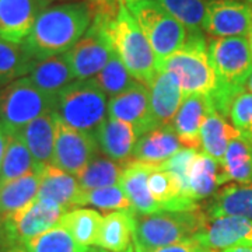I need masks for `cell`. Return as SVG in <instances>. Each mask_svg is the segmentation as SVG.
I'll use <instances>...</instances> for the list:
<instances>
[{
	"label": "cell",
	"instance_id": "obj_29",
	"mask_svg": "<svg viewBox=\"0 0 252 252\" xmlns=\"http://www.w3.org/2000/svg\"><path fill=\"white\" fill-rule=\"evenodd\" d=\"M220 185V164L207 154H196L188 174V195L195 203L210 198Z\"/></svg>",
	"mask_w": 252,
	"mask_h": 252
},
{
	"label": "cell",
	"instance_id": "obj_49",
	"mask_svg": "<svg viewBox=\"0 0 252 252\" xmlns=\"http://www.w3.org/2000/svg\"><path fill=\"white\" fill-rule=\"evenodd\" d=\"M124 3H125L127 7H130V6H133L136 3H139V1H143V0H122Z\"/></svg>",
	"mask_w": 252,
	"mask_h": 252
},
{
	"label": "cell",
	"instance_id": "obj_50",
	"mask_svg": "<svg viewBox=\"0 0 252 252\" xmlns=\"http://www.w3.org/2000/svg\"><path fill=\"white\" fill-rule=\"evenodd\" d=\"M248 44H250V49H251V56H252V24H251V30L248 32Z\"/></svg>",
	"mask_w": 252,
	"mask_h": 252
},
{
	"label": "cell",
	"instance_id": "obj_1",
	"mask_svg": "<svg viewBox=\"0 0 252 252\" xmlns=\"http://www.w3.org/2000/svg\"><path fill=\"white\" fill-rule=\"evenodd\" d=\"M93 21L104 28L114 52L139 83L149 86L158 73L157 56L125 3L91 6Z\"/></svg>",
	"mask_w": 252,
	"mask_h": 252
},
{
	"label": "cell",
	"instance_id": "obj_21",
	"mask_svg": "<svg viewBox=\"0 0 252 252\" xmlns=\"http://www.w3.org/2000/svg\"><path fill=\"white\" fill-rule=\"evenodd\" d=\"M18 135L27 144L30 153L39 170L46 165L54 164L55 136H56V115L55 112H48L34 119L26 125Z\"/></svg>",
	"mask_w": 252,
	"mask_h": 252
},
{
	"label": "cell",
	"instance_id": "obj_26",
	"mask_svg": "<svg viewBox=\"0 0 252 252\" xmlns=\"http://www.w3.org/2000/svg\"><path fill=\"white\" fill-rule=\"evenodd\" d=\"M228 181L252 182V140L244 135L231 139L220 165V185Z\"/></svg>",
	"mask_w": 252,
	"mask_h": 252
},
{
	"label": "cell",
	"instance_id": "obj_27",
	"mask_svg": "<svg viewBox=\"0 0 252 252\" xmlns=\"http://www.w3.org/2000/svg\"><path fill=\"white\" fill-rule=\"evenodd\" d=\"M238 135L241 133L234 126L228 124L216 109L212 108L200 129V147L203 153L221 165L228 143Z\"/></svg>",
	"mask_w": 252,
	"mask_h": 252
},
{
	"label": "cell",
	"instance_id": "obj_30",
	"mask_svg": "<svg viewBox=\"0 0 252 252\" xmlns=\"http://www.w3.org/2000/svg\"><path fill=\"white\" fill-rule=\"evenodd\" d=\"M36 171L41 170L23 137L18 133H7V146L0 165V185Z\"/></svg>",
	"mask_w": 252,
	"mask_h": 252
},
{
	"label": "cell",
	"instance_id": "obj_41",
	"mask_svg": "<svg viewBox=\"0 0 252 252\" xmlns=\"http://www.w3.org/2000/svg\"><path fill=\"white\" fill-rule=\"evenodd\" d=\"M200 248L198 243H195L193 240H187L178 244H172L168 247H161V248H156V250H135V252H196Z\"/></svg>",
	"mask_w": 252,
	"mask_h": 252
},
{
	"label": "cell",
	"instance_id": "obj_36",
	"mask_svg": "<svg viewBox=\"0 0 252 252\" xmlns=\"http://www.w3.org/2000/svg\"><path fill=\"white\" fill-rule=\"evenodd\" d=\"M93 79L97 83L99 89L102 90V93L107 95V98L117 97L119 94L130 90L132 87H135L139 83L129 73V70L126 69L122 61L118 58L117 54L112 55V58L109 59L108 63L104 66V69Z\"/></svg>",
	"mask_w": 252,
	"mask_h": 252
},
{
	"label": "cell",
	"instance_id": "obj_12",
	"mask_svg": "<svg viewBox=\"0 0 252 252\" xmlns=\"http://www.w3.org/2000/svg\"><path fill=\"white\" fill-rule=\"evenodd\" d=\"M252 24V6L237 0H209L202 30L210 36H247Z\"/></svg>",
	"mask_w": 252,
	"mask_h": 252
},
{
	"label": "cell",
	"instance_id": "obj_28",
	"mask_svg": "<svg viewBox=\"0 0 252 252\" xmlns=\"http://www.w3.org/2000/svg\"><path fill=\"white\" fill-rule=\"evenodd\" d=\"M149 189L160 209L182 210L198 207V203L184 196L180 184L172 177V174L164 170L161 162H157L149 175Z\"/></svg>",
	"mask_w": 252,
	"mask_h": 252
},
{
	"label": "cell",
	"instance_id": "obj_16",
	"mask_svg": "<svg viewBox=\"0 0 252 252\" xmlns=\"http://www.w3.org/2000/svg\"><path fill=\"white\" fill-rule=\"evenodd\" d=\"M150 93V108L156 126L171 125L185 94L175 74L158 70L147 86Z\"/></svg>",
	"mask_w": 252,
	"mask_h": 252
},
{
	"label": "cell",
	"instance_id": "obj_34",
	"mask_svg": "<svg viewBox=\"0 0 252 252\" xmlns=\"http://www.w3.org/2000/svg\"><path fill=\"white\" fill-rule=\"evenodd\" d=\"M35 62L24 44H14L0 38V87L27 77Z\"/></svg>",
	"mask_w": 252,
	"mask_h": 252
},
{
	"label": "cell",
	"instance_id": "obj_20",
	"mask_svg": "<svg viewBox=\"0 0 252 252\" xmlns=\"http://www.w3.org/2000/svg\"><path fill=\"white\" fill-rule=\"evenodd\" d=\"M154 165L156 162L132 160L124 167V172L121 177V187L129 199L136 215H150L160 210V206L156 203V200L152 196L147 184L149 175Z\"/></svg>",
	"mask_w": 252,
	"mask_h": 252
},
{
	"label": "cell",
	"instance_id": "obj_42",
	"mask_svg": "<svg viewBox=\"0 0 252 252\" xmlns=\"http://www.w3.org/2000/svg\"><path fill=\"white\" fill-rule=\"evenodd\" d=\"M14 240L10 234L9 228L4 221V216L0 215V252H9L10 248L14 245Z\"/></svg>",
	"mask_w": 252,
	"mask_h": 252
},
{
	"label": "cell",
	"instance_id": "obj_11",
	"mask_svg": "<svg viewBox=\"0 0 252 252\" xmlns=\"http://www.w3.org/2000/svg\"><path fill=\"white\" fill-rule=\"evenodd\" d=\"M63 213L66 212L61 206L35 198L17 212L6 215L4 221L14 243L23 244L59 224Z\"/></svg>",
	"mask_w": 252,
	"mask_h": 252
},
{
	"label": "cell",
	"instance_id": "obj_22",
	"mask_svg": "<svg viewBox=\"0 0 252 252\" xmlns=\"http://www.w3.org/2000/svg\"><path fill=\"white\" fill-rule=\"evenodd\" d=\"M27 77L39 90L52 97L77 80L66 52L36 61Z\"/></svg>",
	"mask_w": 252,
	"mask_h": 252
},
{
	"label": "cell",
	"instance_id": "obj_19",
	"mask_svg": "<svg viewBox=\"0 0 252 252\" xmlns=\"http://www.w3.org/2000/svg\"><path fill=\"white\" fill-rule=\"evenodd\" d=\"M213 104L209 95H188L185 97L171 125L181 144L188 149L198 150L200 147V129Z\"/></svg>",
	"mask_w": 252,
	"mask_h": 252
},
{
	"label": "cell",
	"instance_id": "obj_51",
	"mask_svg": "<svg viewBox=\"0 0 252 252\" xmlns=\"http://www.w3.org/2000/svg\"><path fill=\"white\" fill-rule=\"evenodd\" d=\"M196 252H220V251H217V250H210V248H202V247H200Z\"/></svg>",
	"mask_w": 252,
	"mask_h": 252
},
{
	"label": "cell",
	"instance_id": "obj_18",
	"mask_svg": "<svg viewBox=\"0 0 252 252\" xmlns=\"http://www.w3.org/2000/svg\"><path fill=\"white\" fill-rule=\"evenodd\" d=\"M41 181L38 189V199L49 200L64 210L80 206L83 189L77 178L52 165H46L41 171Z\"/></svg>",
	"mask_w": 252,
	"mask_h": 252
},
{
	"label": "cell",
	"instance_id": "obj_43",
	"mask_svg": "<svg viewBox=\"0 0 252 252\" xmlns=\"http://www.w3.org/2000/svg\"><path fill=\"white\" fill-rule=\"evenodd\" d=\"M6 146H7V132L3 129V126L0 125V165H1V161H3Z\"/></svg>",
	"mask_w": 252,
	"mask_h": 252
},
{
	"label": "cell",
	"instance_id": "obj_2",
	"mask_svg": "<svg viewBox=\"0 0 252 252\" xmlns=\"http://www.w3.org/2000/svg\"><path fill=\"white\" fill-rule=\"evenodd\" d=\"M93 21L90 1H72L46 6L23 42L35 61L70 51Z\"/></svg>",
	"mask_w": 252,
	"mask_h": 252
},
{
	"label": "cell",
	"instance_id": "obj_33",
	"mask_svg": "<svg viewBox=\"0 0 252 252\" xmlns=\"http://www.w3.org/2000/svg\"><path fill=\"white\" fill-rule=\"evenodd\" d=\"M124 167H125L124 164L115 161L98 152L76 178L83 190L121 185Z\"/></svg>",
	"mask_w": 252,
	"mask_h": 252
},
{
	"label": "cell",
	"instance_id": "obj_45",
	"mask_svg": "<svg viewBox=\"0 0 252 252\" xmlns=\"http://www.w3.org/2000/svg\"><path fill=\"white\" fill-rule=\"evenodd\" d=\"M91 4H97V6H109V4H115L118 0H90Z\"/></svg>",
	"mask_w": 252,
	"mask_h": 252
},
{
	"label": "cell",
	"instance_id": "obj_35",
	"mask_svg": "<svg viewBox=\"0 0 252 252\" xmlns=\"http://www.w3.org/2000/svg\"><path fill=\"white\" fill-rule=\"evenodd\" d=\"M23 247L27 252H89L90 248L77 243L61 224L24 241Z\"/></svg>",
	"mask_w": 252,
	"mask_h": 252
},
{
	"label": "cell",
	"instance_id": "obj_47",
	"mask_svg": "<svg viewBox=\"0 0 252 252\" xmlns=\"http://www.w3.org/2000/svg\"><path fill=\"white\" fill-rule=\"evenodd\" d=\"M89 252H108V251L101 250V248H98V247H90V248H89ZM125 252H135V250H133V247H132V248H129V250Z\"/></svg>",
	"mask_w": 252,
	"mask_h": 252
},
{
	"label": "cell",
	"instance_id": "obj_44",
	"mask_svg": "<svg viewBox=\"0 0 252 252\" xmlns=\"http://www.w3.org/2000/svg\"><path fill=\"white\" fill-rule=\"evenodd\" d=\"M220 252H252V247H231Z\"/></svg>",
	"mask_w": 252,
	"mask_h": 252
},
{
	"label": "cell",
	"instance_id": "obj_37",
	"mask_svg": "<svg viewBox=\"0 0 252 252\" xmlns=\"http://www.w3.org/2000/svg\"><path fill=\"white\" fill-rule=\"evenodd\" d=\"M157 3L178 20L188 32L202 31L207 0H157Z\"/></svg>",
	"mask_w": 252,
	"mask_h": 252
},
{
	"label": "cell",
	"instance_id": "obj_23",
	"mask_svg": "<svg viewBox=\"0 0 252 252\" xmlns=\"http://www.w3.org/2000/svg\"><path fill=\"white\" fill-rule=\"evenodd\" d=\"M182 147L172 125L157 126L137 139L133 160L157 164L168 160Z\"/></svg>",
	"mask_w": 252,
	"mask_h": 252
},
{
	"label": "cell",
	"instance_id": "obj_24",
	"mask_svg": "<svg viewBox=\"0 0 252 252\" xmlns=\"http://www.w3.org/2000/svg\"><path fill=\"white\" fill-rule=\"evenodd\" d=\"M136 213L119 210L107 213L102 219L95 247L108 252H125L132 248L135 233Z\"/></svg>",
	"mask_w": 252,
	"mask_h": 252
},
{
	"label": "cell",
	"instance_id": "obj_31",
	"mask_svg": "<svg viewBox=\"0 0 252 252\" xmlns=\"http://www.w3.org/2000/svg\"><path fill=\"white\" fill-rule=\"evenodd\" d=\"M102 219L98 210L87 207H74L63 213L59 224L63 225L72 237L84 247H95Z\"/></svg>",
	"mask_w": 252,
	"mask_h": 252
},
{
	"label": "cell",
	"instance_id": "obj_17",
	"mask_svg": "<svg viewBox=\"0 0 252 252\" xmlns=\"http://www.w3.org/2000/svg\"><path fill=\"white\" fill-rule=\"evenodd\" d=\"M139 137L140 133L135 126L112 117H107L95 135L101 153L124 165L133 160Z\"/></svg>",
	"mask_w": 252,
	"mask_h": 252
},
{
	"label": "cell",
	"instance_id": "obj_53",
	"mask_svg": "<svg viewBox=\"0 0 252 252\" xmlns=\"http://www.w3.org/2000/svg\"><path fill=\"white\" fill-rule=\"evenodd\" d=\"M247 1H248V3H251V4H252V0H247Z\"/></svg>",
	"mask_w": 252,
	"mask_h": 252
},
{
	"label": "cell",
	"instance_id": "obj_7",
	"mask_svg": "<svg viewBox=\"0 0 252 252\" xmlns=\"http://www.w3.org/2000/svg\"><path fill=\"white\" fill-rule=\"evenodd\" d=\"M54 108L55 97L39 90L28 77H21L0 90V125L7 133H18Z\"/></svg>",
	"mask_w": 252,
	"mask_h": 252
},
{
	"label": "cell",
	"instance_id": "obj_39",
	"mask_svg": "<svg viewBox=\"0 0 252 252\" xmlns=\"http://www.w3.org/2000/svg\"><path fill=\"white\" fill-rule=\"evenodd\" d=\"M196 154H198V150H195V149L182 147L181 150H178L168 160L161 162L162 168L171 172L172 177L180 184L181 190H182L184 196L188 198L189 200H192V199L189 198L188 195V174L189 168H190L192 162L195 160Z\"/></svg>",
	"mask_w": 252,
	"mask_h": 252
},
{
	"label": "cell",
	"instance_id": "obj_32",
	"mask_svg": "<svg viewBox=\"0 0 252 252\" xmlns=\"http://www.w3.org/2000/svg\"><path fill=\"white\" fill-rule=\"evenodd\" d=\"M41 174L30 172L17 180L0 185V215L6 216L20 210L38 196Z\"/></svg>",
	"mask_w": 252,
	"mask_h": 252
},
{
	"label": "cell",
	"instance_id": "obj_13",
	"mask_svg": "<svg viewBox=\"0 0 252 252\" xmlns=\"http://www.w3.org/2000/svg\"><path fill=\"white\" fill-rule=\"evenodd\" d=\"M202 248L227 250L250 247L252 243V220L241 216L207 217L203 227L192 238Z\"/></svg>",
	"mask_w": 252,
	"mask_h": 252
},
{
	"label": "cell",
	"instance_id": "obj_48",
	"mask_svg": "<svg viewBox=\"0 0 252 252\" xmlns=\"http://www.w3.org/2000/svg\"><path fill=\"white\" fill-rule=\"evenodd\" d=\"M245 91L252 93V74L248 77V80H247V83H245Z\"/></svg>",
	"mask_w": 252,
	"mask_h": 252
},
{
	"label": "cell",
	"instance_id": "obj_3",
	"mask_svg": "<svg viewBox=\"0 0 252 252\" xmlns=\"http://www.w3.org/2000/svg\"><path fill=\"white\" fill-rule=\"evenodd\" d=\"M207 52L216 74V89L209 95L213 108L228 118L234 98L245 91V83L252 74V56L247 36H212Z\"/></svg>",
	"mask_w": 252,
	"mask_h": 252
},
{
	"label": "cell",
	"instance_id": "obj_40",
	"mask_svg": "<svg viewBox=\"0 0 252 252\" xmlns=\"http://www.w3.org/2000/svg\"><path fill=\"white\" fill-rule=\"evenodd\" d=\"M228 118L241 135L252 140V93L244 91L235 97L228 111Z\"/></svg>",
	"mask_w": 252,
	"mask_h": 252
},
{
	"label": "cell",
	"instance_id": "obj_25",
	"mask_svg": "<svg viewBox=\"0 0 252 252\" xmlns=\"http://www.w3.org/2000/svg\"><path fill=\"white\" fill-rule=\"evenodd\" d=\"M205 213L207 217L241 216L252 220V182L223 187L213 195Z\"/></svg>",
	"mask_w": 252,
	"mask_h": 252
},
{
	"label": "cell",
	"instance_id": "obj_52",
	"mask_svg": "<svg viewBox=\"0 0 252 252\" xmlns=\"http://www.w3.org/2000/svg\"><path fill=\"white\" fill-rule=\"evenodd\" d=\"M45 1V4L48 6V4H51V3H54V1H62V0H44Z\"/></svg>",
	"mask_w": 252,
	"mask_h": 252
},
{
	"label": "cell",
	"instance_id": "obj_5",
	"mask_svg": "<svg viewBox=\"0 0 252 252\" xmlns=\"http://www.w3.org/2000/svg\"><path fill=\"white\" fill-rule=\"evenodd\" d=\"M158 70L177 76L185 97L210 95L216 89V74L207 52V41L202 31L188 32L185 44L170 56L157 61Z\"/></svg>",
	"mask_w": 252,
	"mask_h": 252
},
{
	"label": "cell",
	"instance_id": "obj_38",
	"mask_svg": "<svg viewBox=\"0 0 252 252\" xmlns=\"http://www.w3.org/2000/svg\"><path fill=\"white\" fill-rule=\"evenodd\" d=\"M86 205L97 207L99 210H105V212L133 210L121 185H112V187L93 189V190H83L80 206H86Z\"/></svg>",
	"mask_w": 252,
	"mask_h": 252
},
{
	"label": "cell",
	"instance_id": "obj_10",
	"mask_svg": "<svg viewBox=\"0 0 252 252\" xmlns=\"http://www.w3.org/2000/svg\"><path fill=\"white\" fill-rule=\"evenodd\" d=\"M77 80H89L98 74L115 54L104 28L91 21L90 28L66 52Z\"/></svg>",
	"mask_w": 252,
	"mask_h": 252
},
{
	"label": "cell",
	"instance_id": "obj_9",
	"mask_svg": "<svg viewBox=\"0 0 252 252\" xmlns=\"http://www.w3.org/2000/svg\"><path fill=\"white\" fill-rule=\"evenodd\" d=\"M99 152L95 136L66 125L56 117L54 165L77 177Z\"/></svg>",
	"mask_w": 252,
	"mask_h": 252
},
{
	"label": "cell",
	"instance_id": "obj_4",
	"mask_svg": "<svg viewBox=\"0 0 252 252\" xmlns=\"http://www.w3.org/2000/svg\"><path fill=\"white\" fill-rule=\"evenodd\" d=\"M206 219L200 206L182 210L160 209L150 215H136L133 248L156 250L192 240Z\"/></svg>",
	"mask_w": 252,
	"mask_h": 252
},
{
	"label": "cell",
	"instance_id": "obj_46",
	"mask_svg": "<svg viewBox=\"0 0 252 252\" xmlns=\"http://www.w3.org/2000/svg\"><path fill=\"white\" fill-rule=\"evenodd\" d=\"M9 252H27V251H26V248L23 247V244H14V245L10 248Z\"/></svg>",
	"mask_w": 252,
	"mask_h": 252
},
{
	"label": "cell",
	"instance_id": "obj_6",
	"mask_svg": "<svg viewBox=\"0 0 252 252\" xmlns=\"http://www.w3.org/2000/svg\"><path fill=\"white\" fill-rule=\"evenodd\" d=\"M54 112L66 125L95 136L108 117V99L94 79L74 80L55 97Z\"/></svg>",
	"mask_w": 252,
	"mask_h": 252
},
{
	"label": "cell",
	"instance_id": "obj_14",
	"mask_svg": "<svg viewBox=\"0 0 252 252\" xmlns=\"http://www.w3.org/2000/svg\"><path fill=\"white\" fill-rule=\"evenodd\" d=\"M108 117L135 126L140 136L157 127L150 108L149 87L137 83L130 90L108 99Z\"/></svg>",
	"mask_w": 252,
	"mask_h": 252
},
{
	"label": "cell",
	"instance_id": "obj_8",
	"mask_svg": "<svg viewBox=\"0 0 252 252\" xmlns=\"http://www.w3.org/2000/svg\"><path fill=\"white\" fill-rule=\"evenodd\" d=\"M127 9L153 48L157 61L170 56L185 44L187 28L162 9L157 0H143Z\"/></svg>",
	"mask_w": 252,
	"mask_h": 252
},
{
	"label": "cell",
	"instance_id": "obj_15",
	"mask_svg": "<svg viewBox=\"0 0 252 252\" xmlns=\"http://www.w3.org/2000/svg\"><path fill=\"white\" fill-rule=\"evenodd\" d=\"M45 7L44 0H0V38L23 44Z\"/></svg>",
	"mask_w": 252,
	"mask_h": 252
},
{
	"label": "cell",
	"instance_id": "obj_54",
	"mask_svg": "<svg viewBox=\"0 0 252 252\" xmlns=\"http://www.w3.org/2000/svg\"><path fill=\"white\" fill-rule=\"evenodd\" d=\"M250 247H252V243H251V245H250Z\"/></svg>",
	"mask_w": 252,
	"mask_h": 252
}]
</instances>
